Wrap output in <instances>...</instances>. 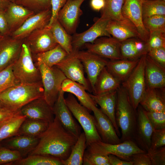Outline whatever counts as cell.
<instances>
[{
	"label": "cell",
	"mask_w": 165,
	"mask_h": 165,
	"mask_svg": "<svg viewBox=\"0 0 165 165\" xmlns=\"http://www.w3.org/2000/svg\"><path fill=\"white\" fill-rule=\"evenodd\" d=\"M42 82L35 83H19L0 94V99L8 108L19 110L36 99L43 97Z\"/></svg>",
	"instance_id": "cell-3"
},
{
	"label": "cell",
	"mask_w": 165,
	"mask_h": 165,
	"mask_svg": "<svg viewBox=\"0 0 165 165\" xmlns=\"http://www.w3.org/2000/svg\"><path fill=\"white\" fill-rule=\"evenodd\" d=\"M49 27L57 44L69 55L71 54L72 51V36L68 33L57 19Z\"/></svg>",
	"instance_id": "cell-35"
},
{
	"label": "cell",
	"mask_w": 165,
	"mask_h": 165,
	"mask_svg": "<svg viewBox=\"0 0 165 165\" xmlns=\"http://www.w3.org/2000/svg\"><path fill=\"white\" fill-rule=\"evenodd\" d=\"M50 123L43 120L26 118L21 125L17 135L39 137L47 129Z\"/></svg>",
	"instance_id": "cell-33"
},
{
	"label": "cell",
	"mask_w": 165,
	"mask_h": 165,
	"mask_svg": "<svg viewBox=\"0 0 165 165\" xmlns=\"http://www.w3.org/2000/svg\"><path fill=\"white\" fill-rule=\"evenodd\" d=\"M66 105L82 128L86 139V147L91 144L102 141L96 128L94 117L86 108L79 103L72 94L65 98Z\"/></svg>",
	"instance_id": "cell-6"
},
{
	"label": "cell",
	"mask_w": 165,
	"mask_h": 165,
	"mask_svg": "<svg viewBox=\"0 0 165 165\" xmlns=\"http://www.w3.org/2000/svg\"><path fill=\"white\" fill-rule=\"evenodd\" d=\"M89 94L95 103L100 106L102 112L110 120L119 136L120 134L116 118L117 90L99 95Z\"/></svg>",
	"instance_id": "cell-23"
},
{
	"label": "cell",
	"mask_w": 165,
	"mask_h": 165,
	"mask_svg": "<svg viewBox=\"0 0 165 165\" xmlns=\"http://www.w3.org/2000/svg\"><path fill=\"white\" fill-rule=\"evenodd\" d=\"M64 93L61 90L52 108L53 113L55 116L58 119L63 126L78 138L81 133V127L73 119L66 105Z\"/></svg>",
	"instance_id": "cell-17"
},
{
	"label": "cell",
	"mask_w": 165,
	"mask_h": 165,
	"mask_svg": "<svg viewBox=\"0 0 165 165\" xmlns=\"http://www.w3.org/2000/svg\"><path fill=\"white\" fill-rule=\"evenodd\" d=\"M21 114L26 118L42 120L50 123L54 119L53 108L47 102L44 97L36 99L20 109Z\"/></svg>",
	"instance_id": "cell-20"
},
{
	"label": "cell",
	"mask_w": 165,
	"mask_h": 165,
	"mask_svg": "<svg viewBox=\"0 0 165 165\" xmlns=\"http://www.w3.org/2000/svg\"><path fill=\"white\" fill-rule=\"evenodd\" d=\"M120 51L123 59L135 60L147 54L148 49L147 42L139 38L133 37L121 42Z\"/></svg>",
	"instance_id": "cell-25"
},
{
	"label": "cell",
	"mask_w": 165,
	"mask_h": 165,
	"mask_svg": "<svg viewBox=\"0 0 165 165\" xmlns=\"http://www.w3.org/2000/svg\"><path fill=\"white\" fill-rule=\"evenodd\" d=\"M66 52L59 45L46 51L35 54L36 61H40L47 66L56 65L68 55Z\"/></svg>",
	"instance_id": "cell-34"
},
{
	"label": "cell",
	"mask_w": 165,
	"mask_h": 165,
	"mask_svg": "<svg viewBox=\"0 0 165 165\" xmlns=\"http://www.w3.org/2000/svg\"><path fill=\"white\" fill-rule=\"evenodd\" d=\"M9 165H63L62 161L59 159L52 156L40 155L28 156Z\"/></svg>",
	"instance_id": "cell-38"
},
{
	"label": "cell",
	"mask_w": 165,
	"mask_h": 165,
	"mask_svg": "<svg viewBox=\"0 0 165 165\" xmlns=\"http://www.w3.org/2000/svg\"><path fill=\"white\" fill-rule=\"evenodd\" d=\"M142 56L132 72L123 82L122 86L127 91L131 103L135 109L145 92L146 86L145 75V58Z\"/></svg>",
	"instance_id": "cell-7"
},
{
	"label": "cell",
	"mask_w": 165,
	"mask_h": 165,
	"mask_svg": "<svg viewBox=\"0 0 165 165\" xmlns=\"http://www.w3.org/2000/svg\"><path fill=\"white\" fill-rule=\"evenodd\" d=\"M148 51L160 47H165V31H157L149 32L147 42Z\"/></svg>",
	"instance_id": "cell-43"
},
{
	"label": "cell",
	"mask_w": 165,
	"mask_h": 165,
	"mask_svg": "<svg viewBox=\"0 0 165 165\" xmlns=\"http://www.w3.org/2000/svg\"><path fill=\"white\" fill-rule=\"evenodd\" d=\"M153 128L145 110L139 104L137 109V119L134 141L138 146L146 152L149 149Z\"/></svg>",
	"instance_id": "cell-15"
},
{
	"label": "cell",
	"mask_w": 165,
	"mask_h": 165,
	"mask_svg": "<svg viewBox=\"0 0 165 165\" xmlns=\"http://www.w3.org/2000/svg\"><path fill=\"white\" fill-rule=\"evenodd\" d=\"M13 64L0 71V94L20 83L13 73Z\"/></svg>",
	"instance_id": "cell-40"
},
{
	"label": "cell",
	"mask_w": 165,
	"mask_h": 165,
	"mask_svg": "<svg viewBox=\"0 0 165 165\" xmlns=\"http://www.w3.org/2000/svg\"><path fill=\"white\" fill-rule=\"evenodd\" d=\"M105 3V0H90V5L93 10L98 11L103 8Z\"/></svg>",
	"instance_id": "cell-55"
},
{
	"label": "cell",
	"mask_w": 165,
	"mask_h": 165,
	"mask_svg": "<svg viewBox=\"0 0 165 165\" xmlns=\"http://www.w3.org/2000/svg\"><path fill=\"white\" fill-rule=\"evenodd\" d=\"M39 138L38 145L28 156H49L62 161L69 156L78 138L65 128L55 116Z\"/></svg>",
	"instance_id": "cell-1"
},
{
	"label": "cell",
	"mask_w": 165,
	"mask_h": 165,
	"mask_svg": "<svg viewBox=\"0 0 165 165\" xmlns=\"http://www.w3.org/2000/svg\"><path fill=\"white\" fill-rule=\"evenodd\" d=\"M116 118L121 130V142L134 141L137 109L133 107L127 91L122 85L117 90Z\"/></svg>",
	"instance_id": "cell-2"
},
{
	"label": "cell",
	"mask_w": 165,
	"mask_h": 165,
	"mask_svg": "<svg viewBox=\"0 0 165 165\" xmlns=\"http://www.w3.org/2000/svg\"><path fill=\"white\" fill-rule=\"evenodd\" d=\"M130 161L133 165H151L150 158L146 152L138 153L132 155Z\"/></svg>",
	"instance_id": "cell-51"
},
{
	"label": "cell",
	"mask_w": 165,
	"mask_h": 165,
	"mask_svg": "<svg viewBox=\"0 0 165 165\" xmlns=\"http://www.w3.org/2000/svg\"><path fill=\"white\" fill-rule=\"evenodd\" d=\"M22 158L19 152L0 146V165L5 164L9 165Z\"/></svg>",
	"instance_id": "cell-44"
},
{
	"label": "cell",
	"mask_w": 165,
	"mask_h": 165,
	"mask_svg": "<svg viewBox=\"0 0 165 165\" xmlns=\"http://www.w3.org/2000/svg\"><path fill=\"white\" fill-rule=\"evenodd\" d=\"M143 1H152V0H142Z\"/></svg>",
	"instance_id": "cell-61"
},
{
	"label": "cell",
	"mask_w": 165,
	"mask_h": 165,
	"mask_svg": "<svg viewBox=\"0 0 165 165\" xmlns=\"http://www.w3.org/2000/svg\"><path fill=\"white\" fill-rule=\"evenodd\" d=\"M139 59L135 60L122 59L111 60L108 61L106 67L108 71L122 83L132 72Z\"/></svg>",
	"instance_id": "cell-29"
},
{
	"label": "cell",
	"mask_w": 165,
	"mask_h": 165,
	"mask_svg": "<svg viewBox=\"0 0 165 165\" xmlns=\"http://www.w3.org/2000/svg\"><path fill=\"white\" fill-rule=\"evenodd\" d=\"M26 118L20 113L5 122L0 127V142L17 135L21 125Z\"/></svg>",
	"instance_id": "cell-37"
},
{
	"label": "cell",
	"mask_w": 165,
	"mask_h": 165,
	"mask_svg": "<svg viewBox=\"0 0 165 165\" xmlns=\"http://www.w3.org/2000/svg\"><path fill=\"white\" fill-rule=\"evenodd\" d=\"M6 107H8L5 104L3 103L0 99V109Z\"/></svg>",
	"instance_id": "cell-57"
},
{
	"label": "cell",
	"mask_w": 165,
	"mask_h": 165,
	"mask_svg": "<svg viewBox=\"0 0 165 165\" xmlns=\"http://www.w3.org/2000/svg\"><path fill=\"white\" fill-rule=\"evenodd\" d=\"M27 38L31 53L35 55L50 50L58 45L50 27L46 26L35 30Z\"/></svg>",
	"instance_id": "cell-16"
},
{
	"label": "cell",
	"mask_w": 165,
	"mask_h": 165,
	"mask_svg": "<svg viewBox=\"0 0 165 165\" xmlns=\"http://www.w3.org/2000/svg\"><path fill=\"white\" fill-rule=\"evenodd\" d=\"M12 69L20 83L32 84L42 82L40 70L33 62L32 53L26 41L22 44L20 56L13 64Z\"/></svg>",
	"instance_id": "cell-4"
},
{
	"label": "cell",
	"mask_w": 165,
	"mask_h": 165,
	"mask_svg": "<svg viewBox=\"0 0 165 165\" xmlns=\"http://www.w3.org/2000/svg\"><path fill=\"white\" fill-rule=\"evenodd\" d=\"M106 30L112 37L120 42L133 37L140 38L137 29L133 24H122L110 20L107 24Z\"/></svg>",
	"instance_id": "cell-30"
},
{
	"label": "cell",
	"mask_w": 165,
	"mask_h": 165,
	"mask_svg": "<svg viewBox=\"0 0 165 165\" xmlns=\"http://www.w3.org/2000/svg\"><path fill=\"white\" fill-rule=\"evenodd\" d=\"M145 111L153 130L165 128V112Z\"/></svg>",
	"instance_id": "cell-46"
},
{
	"label": "cell",
	"mask_w": 165,
	"mask_h": 165,
	"mask_svg": "<svg viewBox=\"0 0 165 165\" xmlns=\"http://www.w3.org/2000/svg\"><path fill=\"white\" fill-rule=\"evenodd\" d=\"M145 28L149 32L165 31V15H155L143 20Z\"/></svg>",
	"instance_id": "cell-41"
},
{
	"label": "cell",
	"mask_w": 165,
	"mask_h": 165,
	"mask_svg": "<svg viewBox=\"0 0 165 165\" xmlns=\"http://www.w3.org/2000/svg\"><path fill=\"white\" fill-rule=\"evenodd\" d=\"M151 165H165V146L154 150L149 149L146 152Z\"/></svg>",
	"instance_id": "cell-47"
},
{
	"label": "cell",
	"mask_w": 165,
	"mask_h": 165,
	"mask_svg": "<svg viewBox=\"0 0 165 165\" xmlns=\"http://www.w3.org/2000/svg\"><path fill=\"white\" fill-rule=\"evenodd\" d=\"M23 40L9 36L0 39V71L13 64L19 58Z\"/></svg>",
	"instance_id": "cell-19"
},
{
	"label": "cell",
	"mask_w": 165,
	"mask_h": 165,
	"mask_svg": "<svg viewBox=\"0 0 165 165\" xmlns=\"http://www.w3.org/2000/svg\"><path fill=\"white\" fill-rule=\"evenodd\" d=\"M108 158L110 165H133L131 161L123 160L112 154L108 155Z\"/></svg>",
	"instance_id": "cell-54"
},
{
	"label": "cell",
	"mask_w": 165,
	"mask_h": 165,
	"mask_svg": "<svg viewBox=\"0 0 165 165\" xmlns=\"http://www.w3.org/2000/svg\"><path fill=\"white\" fill-rule=\"evenodd\" d=\"M121 82L104 67L99 74L93 93L99 95L116 90L120 86Z\"/></svg>",
	"instance_id": "cell-31"
},
{
	"label": "cell",
	"mask_w": 165,
	"mask_h": 165,
	"mask_svg": "<svg viewBox=\"0 0 165 165\" xmlns=\"http://www.w3.org/2000/svg\"><path fill=\"white\" fill-rule=\"evenodd\" d=\"M147 54L153 60L165 67V47H161L149 50Z\"/></svg>",
	"instance_id": "cell-50"
},
{
	"label": "cell",
	"mask_w": 165,
	"mask_h": 165,
	"mask_svg": "<svg viewBox=\"0 0 165 165\" xmlns=\"http://www.w3.org/2000/svg\"><path fill=\"white\" fill-rule=\"evenodd\" d=\"M5 11L11 34L35 14L33 10L14 2H10Z\"/></svg>",
	"instance_id": "cell-24"
},
{
	"label": "cell",
	"mask_w": 165,
	"mask_h": 165,
	"mask_svg": "<svg viewBox=\"0 0 165 165\" xmlns=\"http://www.w3.org/2000/svg\"><path fill=\"white\" fill-rule=\"evenodd\" d=\"M61 90L64 93L68 92L75 95L80 104L89 111H92L93 108L96 106L84 87L77 82L67 78L62 83Z\"/></svg>",
	"instance_id": "cell-28"
},
{
	"label": "cell",
	"mask_w": 165,
	"mask_h": 165,
	"mask_svg": "<svg viewBox=\"0 0 165 165\" xmlns=\"http://www.w3.org/2000/svg\"><path fill=\"white\" fill-rule=\"evenodd\" d=\"M11 34L5 9H0V35L5 37L9 36Z\"/></svg>",
	"instance_id": "cell-52"
},
{
	"label": "cell",
	"mask_w": 165,
	"mask_h": 165,
	"mask_svg": "<svg viewBox=\"0 0 165 165\" xmlns=\"http://www.w3.org/2000/svg\"><path fill=\"white\" fill-rule=\"evenodd\" d=\"M142 0H125L122 13L123 16L129 20L138 30L140 38L147 42L149 32L145 27L143 21Z\"/></svg>",
	"instance_id": "cell-14"
},
{
	"label": "cell",
	"mask_w": 165,
	"mask_h": 165,
	"mask_svg": "<svg viewBox=\"0 0 165 165\" xmlns=\"http://www.w3.org/2000/svg\"><path fill=\"white\" fill-rule=\"evenodd\" d=\"M68 0H50L51 8V16L49 23L46 26L49 27L57 20L58 13Z\"/></svg>",
	"instance_id": "cell-49"
},
{
	"label": "cell",
	"mask_w": 165,
	"mask_h": 165,
	"mask_svg": "<svg viewBox=\"0 0 165 165\" xmlns=\"http://www.w3.org/2000/svg\"><path fill=\"white\" fill-rule=\"evenodd\" d=\"M39 141L38 137L16 135L8 138L5 147L19 152L23 158L35 148Z\"/></svg>",
	"instance_id": "cell-27"
},
{
	"label": "cell",
	"mask_w": 165,
	"mask_h": 165,
	"mask_svg": "<svg viewBox=\"0 0 165 165\" xmlns=\"http://www.w3.org/2000/svg\"><path fill=\"white\" fill-rule=\"evenodd\" d=\"M165 128L153 130L151 138L149 149L154 150L165 146Z\"/></svg>",
	"instance_id": "cell-48"
},
{
	"label": "cell",
	"mask_w": 165,
	"mask_h": 165,
	"mask_svg": "<svg viewBox=\"0 0 165 165\" xmlns=\"http://www.w3.org/2000/svg\"><path fill=\"white\" fill-rule=\"evenodd\" d=\"M145 75L146 88H165V67L147 54L145 58Z\"/></svg>",
	"instance_id": "cell-22"
},
{
	"label": "cell",
	"mask_w": 165,
	"mask_h": 165,
	"mask_svg": "<svg viewBox=\"0 0 165 165\" xmlns=\"http://www.w3.org/2000/svg\"><path fill=\"white\" fill-rule=\"evenodd\" d=\"M125 0H105V5L101 10V17L122 24H133L124 17L122 13Z\"/></svg>",
	"instance_id": "cell-32"
},
{
	"label": "cell",
	"mask_w": 165,
	"mask_h": 165,
	"mask_svg": "<svg viewBox=\"0 0 165 165\" xmlns=\"http://www.w3.org/2000/svg\"><path fill=\"white\" fill-rule=\"evenodd\" d=\"M51 16L50 9L39 11L28 18L21 26L12 32L11 37L23 40L35 30L47 26Z\"/></svg>",
	"instance_id": "cell-18"
},
{
	"label": "cell",
	"mask_w": 165,
	"mask_h": 165,
	"mask_svg": "<svg viewBox=\"0 0 165 165\" xmlns=\"http://www.w3.org/2000/svg\"><path fill=\"white\" fill-rule=\"evenodd\" d=\"M85 0H68L59 11L57 20L69 34L75 33L80 16L81 6Z\"/></svg>",
	"instance_id": "cell-13"
},
{
	"label": "cell",
	"mask_w": 165,
	"mask_h": 165,
	"mask_svg": "<svg viewBox=\"0 0 165 165\" xmlns=\"http://www.w3.org/2000/svg\"><path fill=\"white\" fill-rule=\"evenodd\" d=\"M20 113V110H14L8 107L0 109V122H5Z\"/></svg>",
	"instance_id": "cell-53"
},
{
	"label": "cell",
	"mask_w": 165,
	"mask_h": 165,
	"mask_svg": "<svg viewBox=\"0 0 165 165\" xmlns=\"http://www.w3.org/2000/svg\"><path fill=\"white\" fill-rule=\"evenodd\" d=\"M92 111L94 114L96 128L102 141L112 144L121 143L120 139L108 118L97 106L93 108Z\"/></svg>",
	"instance_id": "cell-21"
},
{
	"label": "cell",
	"mask_w": 165,
	"mask_h": 165,
	"mask_svg": "<svg viewBox=\"0 0 165 165\" xmlns=\"http://www.w3.org/2000/svg\"><path fill=\"white\" fill-rule=\"evenodd\" d=\"M56 66L67 79L81 84L86 90L92 92L89 82L85 77L83 65L80 60L74 55H68Z\"/></svg>",
	"instance_id": "cell-12"
},
{
	"label": "cell",
	"mask_w": 165,
	"mask_h": 165,
	"mask_svg": "<svg viewBox=\"0 0 165 165\" xmlns=\"http://www.w3.org/2000/svg\"><path fill=\"white\" fill-rule=\"evenodd\" d=\"M86 139L84 132L81 133L72 149L70 154L65 160L62 161L63 165H82L83 158L86 146Z\"/></svg>",
	"instance_id": "cell-36"
},
{
	"label": "cell",
	"mask_w": 165,
	"mask_h": 165,
	"mask_svg": "<svg viewBox=\"0 0 165 165\" xmlns=\"http://www.w3.org/2000/svg\"><path fill=\"white\" fill-rule=\"evenodd\" d=\"M9 2H15L18 0H7Z\"/></svg>",
	"instance_id": "cell-58"
},
{
	"label": "cell",
	"mask_w": 165,
	"mask_h": 165,
	"mask_svg": "<svg viewBox=\"0 0 165 165\" xmlns=\"http://www.w3.org/2000/svg\"><path fill=\"white\" fill-rule=\"evenodd\" d=\"M146 88L140 105L146 111L165 112V91Z\"/></svg>",
	"instance_id": "cell-26"
},
{
	"label": "cell",
	"mask_w": 165,
	"mask_h": 165,
	"mask_svg": "<svg viewBox=\"0 0 165 165\" xmlns=\"http://www.w3.org/2000/svg\"><path fill=\"white\" fill-rule=\"evenodd\" d=\"M142 13L143 20L155 15H165V0L143 1Z\"/></svg>",
	"instance_id": "cell-39"
},
{
	"label": "cell",
	"mask_w": 165,
	"mask_h": 165,
	"mask_svg": "<svg viewBox=\"0 0 165 165\" xmlns=\"http://www.w3.org/2000/svg\"><path fill=\"white\" fill-rule=\"evenodd\" d=\"M9 2L7 0H0V9H5Z\"/></svg>",
	"instance_id": "cell-56"
},
{
	"label": "cell",
	"mask_w": 165,
	"mask_h": 165,
	"mask_svg": "<svg viewBox=\"0 0 165 165\" xmlns=\"http://www.w3.org/2000/svg\"><path fill=\"white\" fill-rule=\"evenodd\" d=\"M71 54L74 55L82 62L93 92L97 78L103 69L106 66L108 61L87 51L79 50Z\"/></svg>",
	"instance_id": "cell-11"
},
{
	"label": "cell",
	"mask_w": 165,
	"mask_h": 165,
	"mask_svg": "<svg viewBox=\"0 0 165 165\" xmlns=\"http://www.w3.org/2000/svg\"><path fill=\"white\" fill-rule=\"evenodd\" d=\"M4 37L0 35V39L2 38H3Z\"/></svg>",
	"instance_id": "cell-60"
},
{
	"label": "cell",
	"mask_w": 165,
	"mask_h": 165,
	"mask_svg": "<svg viewBox=\"0 0 165 165\" xmlns=\"http://www.w3.org/2000/svg\"><path fill=\"white\" fill-rule=\"evenodd\" d=\"M109 20L101 17L87 30L81 33H75L72 36V53L79 50L86 43H93L98 38L111 37L106 30L107 24Z\"/></svg>",
	"instance_id": "cell-10"
},
{
	"label": "cell",
	"mask_w": 165,
	"mask_h": 165,
	"mask_svg": "<svg viewBox=\"0 0 165 165\" xmlns=\"http://www.w3.org/2000/svg\"><path fill=\"white\" fill-rule=\"evenodd\" d=\"M82 165H110L108 155L101 154L87 149L84 153Z\"/></svg>",
	"instance_id": "cell-42"
},
{
	"label": "cell",
	"mask_w": 165,
	"mask_h": 165,
	"mask_svg": "<svg viewBox=\"0 0 165 165\" xmlns=\"http://www.w3.org/2000/svg\"><path fill=\"white\" fill-rule=\"evenodd\" d=\"M5 122H0V127H1L2 126V125L3 124V123H4Z\"/></svg>",
	"instance_id": "cell-59"
},
{
	"label": "cell",
	"mask_w": 165,
	"mask_h": 165,
	"mask_svg": "<svg viewBox=\"0 0 165 165\" xmlns=\"http://www.w3.org/2000/svg\"><path fill=\"white\" fill-rule=\"evenodd\" d=\"M87 149L101 154H112L120 159L130 161L133 155L141 152H146L140 148L133 140H128L116 144H109L102 141L93 143L88 146Z\"/></svg>",
	"instance_id": "cell-8"
},
{
	"label": "cell",
	"mask_w": 165,
	"mask_h": 165,
	"mask_svg": "<svg viewBox=\"0 0 165 165\" xmlns=\"http://www.w3.org/2000/svg\"><path fill=\"white\" fill-rule=\"evenodd\" d=\"M15 2L33 11H40L50 7V0H18Z\"/></svg>",
	"instance_id": "cell-45"
},
{
	"label": "cell",
	"mask_w": 165,
	"mask_h": 165,
	"mask_svg": "<svg viewBox=\"0 0 165 165\" xmlns=\"http://www.w3.org/2000/svg\"><path fill=\"white\" fill-rule=\"evenodd\" d=\"M35 63L41 73L44 98L53 108L61 90L62 83L67 78L56 65L50 67L40 61Z\"/></svg>",
	"instance_id": "cell-5"
},
{
	"label": "cell",
	"mask_w": 165,
	"mask_h": 165,
	"mask_svg": "<svg viewBox=\"0 0 165 165\" xmlns=\"http://www.w3.org/2000/svg\"><path fill=\"white\" fill-rule=\"evenodd\" d=\"M84 45L86 51L104 58L112 61L123 59L120 51L121 42L112 36L100 37L93 43Z\"/></svg>",
	"instance_id": "cell-9"
}]
</instances>
